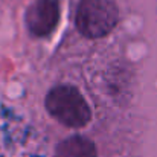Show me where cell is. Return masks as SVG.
I'll use <instances>...</instances> for the list:
<instances>
[{
	"instance_id": "6da1fadb",
	"label": "cell",
	"mask_w": 157,
	"mask_h": 157,
	"mask_svg": "<svg viewBox=\"0 0 157 157\" xmlns=\"http://www.w3.org/2000/svg\"><path fill=\"white\" fill-rule=\"evenodd\" d=\"M44 107L55 121L67 128H84L92 121V108L82 93L70 84L52 87L46 98Z\"/></svg>"
},
{
	"instance_id": "7a4b0ae2",
	"label": "cell",
	"mask_w": 157,
	"mask_h": 157,
	"mask_svg": "<svg viewBox=\"0 0 157 157\" xmlns=\"http://www.w3.org/2000/svg\"><path fill=\"white\" fill-rule=\"evenodd\" d=\"M117 20L119 9L114 0H81L75 25L82 37L96 40L108 35L116 28Z\"/></svg>"
},
{
	"instance_id": "3957f363",
	"label": "cell",
	"mask_w": 157,
	"mask_h": 157,
	"mask_svg": "<svg viewBox=\"0 0 157 157\" xmlns=\"http://www.w3.org/2000/svg\"><path fill=\"white\" fill-rule=\"evenodd\" d=\"M59 21V3L58 0H35L25 14L26 29L31 37L43 38L51 35Z\"/></svg>"
},
{
	"instance_id": "277c9868",
	"label": "cell",
	"mask_w": 157,
	"mask_h": 157,
	"mask_svg": "<svg viewBox=\"0 0 157 157\" xmlns=\"http://www.w3.org/2000/svg\"><path fill=\"white\" fill-rule=\"evenodd\" d=\"M53 157H98V150L89 137L73 134L56 145Z\"/></svg>"
}]
</instances>
